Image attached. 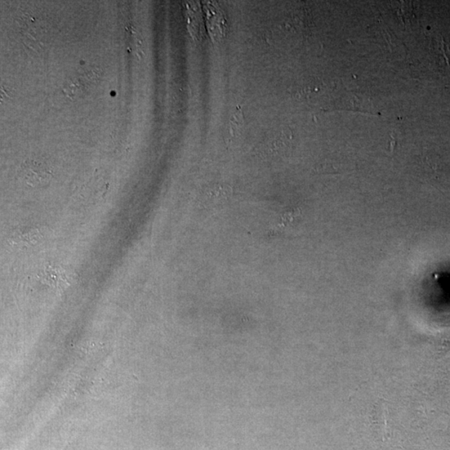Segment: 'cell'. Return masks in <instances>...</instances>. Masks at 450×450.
Listing matches in <instances>:
<instances>
[{"label": "cell", "mask_w": 450, "mask_h": 450, "mask_svg": "<svg viewBox=\"0 0 450 450\" xmlns=\"http://www.w3.org/2000/svg\"><path fill=\"white\" fill-rule=\"evenodd\" d=\"M232 189L229 185L215 184L206 187L202 195L204 209H215L222 206L231 198Z\"/></svg>", "instance_id": "cell-2"}, {"label": "cell", "mask_w": 450, "mask_h": 450, "mask_svg": "<svg viewBox=\"0 0 450 450\" xmlns=\"http://www.w3.org/2000/svg\"><path fill=\"white\" fill-rule=\"evenodd\" d=\"M242 124L243 118L241 112H240L239 110L236 111V112L233 115H232V118L230 119V133L232 137H238L240 129H241L242 127Z\"/></svg>", "instance_id": "cell-3"}, {"label": "cell", "mask_w": 450, "mask_h": 450, "mask_svg": "<svg viewBox=\"0 0 450 450\" xmlns=\"http://www.w3.org/2000/svg\"><path fill=\"white\" fill-rule=\"evenodd\" d=\"M24 180L29 185L38 187L50 182L52 175L46 164L39 160H28L22 166Z\"/></svg>", "instance_id": "cell-1"}]
</instances>
